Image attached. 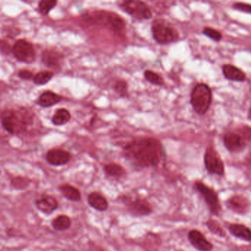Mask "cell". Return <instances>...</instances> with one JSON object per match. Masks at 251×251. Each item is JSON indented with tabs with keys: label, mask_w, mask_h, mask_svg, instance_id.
Returning a JSON list of instances; mask_svg holds the SVG:
<instances>
[{
	"label": "cell",
	"mask_w": 251,
	"mask_h": 251,
	"mask_svg": "<svg viewBox=\"0 0 251 251\" xmlns=\"http://www.w3.org/2000/svg\"><path fill=\"white\" fill-rule=\"evenodd\" d=\"M163 155L162 145L154 138H137L123 148L125 158L139 170L157 167L161 163Z\"/></svg>",
	"instance_id": "cell-1"
},
{
	"label": "cell",
	"mask_w": 251,
	"mask_h": 251,
	"mask_svg": "<svg viewBox=\"0 0 251 251\" xmlns=\"http://www.w3.org/2000/svg\"><path fill=\"white\" fill-rule=\"evenodd\" d=\"M33 117L25 108L5 110L2 114V126L10 134H22L33 123Z\"/></svg>",
	"instance_id": "cell-2"
},
{
	"label": "cell",
	"mask_w": 251,
	"mask_h": 251,
	"mask_svg": "<svg viewBox=\"0 0 251 251\" xmlns=\"http://www.w3.org/2000/svg\"><path fill=\"white\" fill-rule=\"evenodd\" d=\"M84 20L87 23L103 26L118 34L126 30V22L123 17L111 11H95L91 14L87 13L84 16Z\"/></svg>",
	"instance_id": "cell-3"
},
{
	"label": "cell",
	"mask_w": 251,
	"mask_h": 251,
	"mask_svg": "<svg viewBox=\"0 0 251 251\" xmlns=\"http://www.w3.org/2000/svg\"><path fill=\"white\" fill-rule=\"evenodd\" d=\"M212 99V93L209 86L204 83L197 85L191 95V103L198 114H205L209 108Z\"/></svg>",
	"instance_id": "cell-4"
},
{
	"label": "cell",
	"mask_w": 251,
	"mask_h": 251,
	"mask_svg": "<svg viewBox=\"0 0 251 251\" xmlns=\"http://www.w3.org/2000/svg\"><path fill=\"white\" fill-rule=\"evenodd\" d=\"M151 31L153 39L160 45L171 43L178 39V33L176 29L162 20L154 21L151 26Z\"/></svg>",
	"instance_id": "cell-5"
},
{
	"label": "cell",
	"mask_w": 251,
	"mask_h": 251,
	"mask_svg": "<svg viewBox=\"0 0 251 251\" xmlns=\"http://www.w3.org/2000/svg\"><path fill=\"white\" fill-rule=\"evenodd\" d=\"M120 8L136 20H148L152 17V11L146 2L139 0H126L120 4Z\"/></svg>",
	"instance_id": "cell-6"
},
{
	"label": "cell",
	"mask_w": 251,
	"mask_h": 251,
	"mask_svg": "<svg viewBox=\"0 0 251 251\" xmlns=\"http://www.w3.org/2000/svg\"><path fill=\"white\" fill-rule=\"evenodd\" d=\"M12 53L17 61L25 64H32L36 60V50L31 42L26 39H19L13 46Z\"/></svg>",
	"instance_id": "cell-7"
},
{
	"label": "cell",
	"mask_w": 251,
	"mask_h": 251,
	"mask_svg": "<svg viewBox=\"0 0 251 251\" xmlns=\"http://www.w3.org/2000/svg\"><path fill=\"white\" fill-rule=\"evenodd\" d=\"M195 188L197 190L199 191L200 193L205 200L210 211L213 214L218 215L219 212L221 209V206H220L218 196H217L215 191L213 190L211 188L208 187L207 185L201 181L195 182Z\"/></svg>",
	"instance_id": "cell-8"
},
{
	"label": "cell",
	"mask_w": 251,
	"mask_h": 251,
	"mask_svg": "<svg viewBox=\"0 0 251 251\" xmlns=\"http://www.w3.org/2000/svg\"><path fill=\"white\" fill-rule=\"evenodd\" d=\"M204 163L208 173L222 176L224 175L225 167L223 161L215 150L208 148L204 155Z\"/></svg>",
	"instance_id": "cell-9"
},
{
	"label": "cell",
	"mask_w": 251,
	"mask_h": 251,
	"mask_svg": "<svg viewBox=\"0 0 251 251\" xmlns=\"http://www.w3.org/2000/svg\"><path fill=\"white\" fill-rule=\"evenodd\" d=\"M127 211L132 215L136 217L148 216L152 213V207L148 201L141 198L130 200L126 202Z\"/></svg>",
	"instance_id": "cell-10"
},
{
	"label": "cell",
	"mask_w": 251,
	"mask_h": 251,
	"mask_svg": "<svg viewBox=\"0 0 251 251\" xmlns=\"http://www.w3.org/2000/svg\"><path fill=\"white\" fill-rule=\"evenodd\" d=\"M71 159V154L65 150L53 148L50 150L46 154L48 164L54 167H60L68 164Z\"/></svg>",
	"instance_id": "cell-11"
},
{
	"label": "cell",
	"mask_w": 251,
	"mask_h": 251,
	"mask_svg": "<svg viewBox=\"0 0 251 251\" xmlns=\"http://www.w3.org/2000/svg\"><path fill=\"white\" fill-rule=\"evenodd\" d=\"M63 59H64V55L56 48H46L42 52V63L50 68L59 67Z\"/></svg>",
	"instance_id": "cell-12"
},
{
	"label": "cell",
	"mask_w": 251,
	"mask_h": 251,
	"mask_svg": "<svg viewBox=\"0 0 251 251\" xmlns=\"http://www.w3.org/2000/svg\"><path fill=\"white\" fill-rule=\"evenodd\" d=\"M36 208L47 215L52 214L58 208V202L54 197L42 195L35 200Z\"/></svg>",
	"instance_id": "cell-13"
},
{
	"label": "cell",
	"mask_w": 251,
	"mask_h": 251,
	"mask_svg": "<svg viewBox=\"0 0 251 251\" xmlns=\"http://www.w3.org/2000/svg\"><path fill=\"white\" fill-rule=\"evenodd\" d=\"M188 239L192 246L199 251H211L213 245L207 240L206 238L201 231L198 230H192L189 232Z\"/></svg>",
	"instance_id": "cell-14"
},
{
	"label": "cell",
	"mask_w": 251,
	"mask_h": 251,
	"mask_svg": "<svg viewBox=\"0 0 251 251\" xmlns=\"http://www.w3.org/2000/svg\"><path fill=\"white\" fill-rule=\"evenodd\" d=\"M224 145L230 152L241 151L245 145V139L242 135L233 132H229L224 136Z\"/></svg>",
	"instance_id": "cell-15"
},
{
	"label": "cell",
	"mask_w": 251,
	"mask_h": 251,
	"mask_svg": "<svg viewBox=\"0 0 251 251\" xmlns=\"http://www.w3.org/2000/svg\"><path fill=\"white\" fill-rule=\"evenodd\" d=\"M62 100L63 98L61 95L52 91L48 90L41 94L36 101V103L42 108H50L59 103Z\"/></svg>",
	"instance_id": "cell-16"
},
{
	"label": "cell",
	"mask_w": 251,
	"mask_h": 251,
	"mask_svg": "<svg viewBox=\"0 0 251 251\" xmlns=\"http://www.w3.org/2000/svg\"><path fill=\"white\" fill-rule=\"evenodd\" d=\"M227 206L237 214H244L249 210V202L246 198L240 195L231 197L227 202Z\"/></svg>",
	"instance_id": "cell-17"
},
{
	"label": "cell",
	"mask_w": 251,
	"mask_h": 251,
	"mask_svg": "<svg viewBox=\"0 0 251 251\" xmlns=\"http://www.w3.org/2000/svg\"><path fill=\"white\" fill-rule=\"evenodd\" d=\"M88 203L94 209L105 211L108 208V202L106 198L99 192H93L88 195Z\"/></svg>",
	"instance_id": "cell-18"
},
{
	"label": "cell",
	"mask_w": 251,
	"mask_h": 251,
	"mask_svg": "<svg viewBox=\"0 0 251 251\" xmlns=\"http://www.w3.org/2000/svg\"><path fill=\"white\" fill-rule=\"evenodd\" d=\"M104 172L107 177L113 180H120L127 175L124 167L117 163H110L104 166Z\"/></svg>",
	"instance_id": "cell-19"
},
{
	"label": "cell",
	"mask_w": 251,
	"mask_h": 251,
	"mask_svg": "<svg viewBox=\"0 0 251 251\" xmlns=\"http://www.w3.org/2000/svg\"><path fill=\"white\" fill-rule=\"evenodd\" d=\"M223 72L225 77L227 80L242 82L245 81L246 79V75L240 69L237 68L235 66L230 65V64H226L223 66Z\"/></svg>",
	"instance_id": "cell-20"
},
{
	"label": "cell",
	"mask_w": 251,
	"mask_h": 251,
	"mask_svg": "<svg viewBox=\"0 0 251 251\" xmlns=\"http://www.w3.org/2000/svg\"><path fill=\"white\" fill-rule=\"evenodd\" d=\"M58 189L62 194L63 196L69 201L78 202L81 199V194H80V190L73 185L64 183L58 187Z\"/></svg>",
	"instance_id": "cell-21"
},
{
	"label": "cell",
	"mask_w": 251,
	"mask_h": 251,
	"mask_svg": "<svg viewBox=\"0 0 251 251\" xmlns=\"http://www.w3.org/2000/svg\"><path fill=\"white\" fill-rule=\"evenodd\" d=\"M230 233L235 237L251 242V229L242 224H230L228 227Z\"/></svg>",
	"instance_id": "cell-22"
},
{
	"label": "cell",
	"mask_w": 251,
	"mask_h": 251,
	"mask_svg": "<svg viewBox=\"0 0 251 251\" xmlns=\"http://www.w3.org/2000/svg\"><path fill=\"white\" fill-rule=\"evenodd\" d=\"M71 120V114L66 108H59L52 116L51 121L55 126H62L67 125Z\"/></svg>",
	"instance_id": "cell-23"
},
{
	"label": "cell",
	"mask_w": 251,
	"mask_h": 251,
	"mask_svg": "<svg viewBox=\"0 0 251 251\" xmlns=\"http://www.w3.org/2000/svg\"><path fill=\"white\" fill-rule=\"evenodd\" d=\"M72 220L65 214H61L52 221V226L57 231H64L71 227Z\"/></svg>",
	"instance_id": "cell-24"
},
{
	"label": "cell",
	"mask_w": 251,
	"mask_h": 251,
	"mask_svg": "<svg viewBox=\"0 0 251 251\" xmlns=\"http://www.w3.org/2000/svg\"><path fill=\"white\" fill-rule=\"evenodd\" d=\"M54 73L50 71H42L35 75L33 82L35 84L39 86H44L48 84L52 78H53Z\"/></svg>",
	"instance_id": "cell-25"
},
{
	"label": "cell",
	"mask_w": 251,
	"mask_h": 251,
	"mask_svg": "<svg viewBox=\"0 0 251 251\" xmlns=\"http://www.w3.org/2000/svg\"><path fill=\"white\" fill-rule=\"evenodd\" d=\"M114 92L121 98L128 97V84L125 80H117L112 85Z\"/></svg>",
	"instance_id": "cell-26"
},
{
	"label": "cell",
	"mask_w": 251,
	"mask_h": 251,
	"mask_svg": "<svg viewBox=\"0 0 251 251\" xmlns=\"http://www.w3.org/2000/svg\"><path fill=\"white\" fill-rule=\"evenodd\" d=\"M58 1L55 0H42L39 2L38 8L39 12L43 16H48L53 8H55Z\"/></svg>",
	"instance_id": "cell-27"
},
{
	"label": "cell",
	"mask_w": 251,
	"mask_h": 251,
	"mask_svg": "<svg viewBox=\"0 0 251 251\" xmlns=\"http://www.w3.org/2000/svg\"><path fill=\"white\" fill-rule=\"evenodd\" d=\"M145 80L149 83L156 86H161L164 84V80L162 77L152 70H147L144 73Z\"/></svg>",
	"instance_id": "cell-28"
},
{
	"label": "cell",
	"mask_w": 251,
	"mask_h": 251,
	"mask_svg": "<svg viewBox=\"0 0 251 251\" xmlns=\"http://www.w3.org/2000/svg\"><path fill=\"white\" fill-rule=\"evenodd\" d=\"M206 225L208 230L212 232L214 234L221 236V237H225L226 236V232H225V230H223V227H221L220 223L217 220L210 219V220L207 221Z\"/></svg>",
	"instance_id": "cell-29"
},
{
	"label": "cell",
	"mask_w": 251,
	"mask_h": 251,
	"mask_svg": "<svg viewBox=\"0 0 251 251\" xmlns=\"http://www.w3.org/2000/svg\"><path fill=\"white\" fill-rule=\"evenodd\" d=\"M204 35L209 37L210 39H213L216 42H220L222 39V34L220 32L217 31V30L211 28V27H205L203 31H202Z\"/></svg>",
	"instance_id": "cell-30"
},
{
	"label": "cell",
	"mask_w": 251,
	"mask_h": 251,
	"mask_svg": "<svg viewBox=\"0 0 251 251\" xmlns=\"http://www.w3.org/2000/svg\"><path fill=\"white\" fill-rule=\"evenodd\" d=\"M11 184L14 187L17 189H23L27 187L29 184L28 179L24 178V177H16L11 181Z\"/></svg>",
	"instance_id": "cell-31"
},
{
	"label": "cell",
	"mask_w": 251,
	"mask_h": 251,
	"mask_svg": "<svg viewBox=\"0 0 251 251\" xmlns=\"http://www.w3.org/2000/svg\"><path fill=\"white\" fill-rule=\"evenodd\" d=\"M18 76L20 79H22V80H33L35 75L31 71H30V70H22L19 72Z\"/></svg>",
	"instance_id": "cell-32"
},
{
	"label": "cell",
	"mask_w": 251,
	"mask_h": 251,
	"mask_svg": "<svg viewBox=\"0 0 251 251\" xmlns=\"http://www.w3.org/2000/svg\"><path fill=\"white\" fill-rule=\"evenodd\" d=\"M235 9L239 10L242 12L248 13L251 14V5L246 3H241V2H236L233 5Z\"/></svg>",
	"instance_id": "cell-33"
},
{
	"label": "cell",
	"mask_w": 251,
	"mask_h": 251,
	"mask_svg": "<svg viewBox=\"0 0 251 251\" xmlns=\"http://www.w3.org/2000/svg\"><path fill=\"white\" fill-rule=\"evenodd\" d=\"M0 47H1V52L2 54H9L10 52H12L13 47H11L9 44L4 40H1L0 42Z\"/></svg>",
	"instance_id": "cell-34"
},
{
	"label": "cell",
	"mask_w": 251,
	"mask_h": 251,
	"mask_svg": "<svg viewBox=\"0 0 251 251\" xmlns=\"http://www.w3.org/2000/svg\"><path fill=\"white\" fill-rule=\"evenodd\" d=\"M248 117H249L250 120H251V108H250L249 112H248Z\"/></svg>",
	"instance_id": "cell-35"
}]
</instances>
